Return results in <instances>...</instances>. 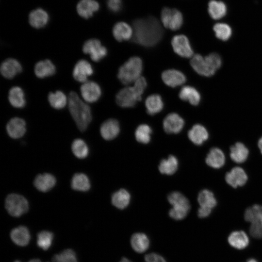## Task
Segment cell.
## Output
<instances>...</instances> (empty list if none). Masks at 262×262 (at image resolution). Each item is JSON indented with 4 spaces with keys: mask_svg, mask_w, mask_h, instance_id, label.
I'll return each mask as SVG.
<instances>
[{
    "mask_svg": "<svg viewBox=\"0 0 262 262\" xmlns=\"http://www.w3.org/2000/svg\"><path fill=\"white\" fill-rule=\"evenodd\" d=\"M49 18V15L45 10L38 8L32 11L30 13L29 22L33 28L40 29L47 25Z\"/></svg>",
    "mask_w": 262,
    "mask_h": 262,
    "instance_id": "28",
    "label": "cell"
},
{
    "mask_svg": "<svg viewBox=\"0 0 262 262\" xmlns=\"http://www.w3.org/2000/svg\"><path fill=\"white\" fill-rule=\"evenodd\" d=\"M167 199L172 207L189 209L191 208L189 201L180 192H173L170 193L167 196Z\"/></svg>",
    "mask_w": 262,
    "mask_h": 262,
    "instance_id": "38",
    "label": "cell"
},
{
    "mask_svg": "<svg viewBox=\"0 0 262 262\" xmlns=\"http://www.w3.org/2000/svg\"><path fill=\"white\" fill-rule=\"evenodd\" d=\"M67 102L70 113L77 127L81 131H85L92 118L90 107L74 91L69 94Z\"/></svg>",
    "mask_w": 262,
    "mask_h": 262,
    "instance_id": "2",
    "label": "cell"
},
{
    "mask_svg": "<svg viewBox=\"0 0 262 262\" xmlns=\"http://www.w3.org/2000/svg\"><path fill=\"white\" fill-rule=\"evenodd\" d=\"M258 147L260 150L261 153L262 154V136L259 139L258 141Z\"/></svg>",
    "mask_w": 262,
    "mask_h": 262,
    "instance_id": "50",
    "label": "cell"
},
{
    "mask_svg": "<svg viewBox=\"0 0 262 262\" xmlns=\"http://www.w3.org/2000/svg\"><path fill=\"white\" fill-rule=\"evenodd\" d=\"M190 65L199 75L210 77L221 67L222 60L216 53H212L204 57L196 54L191 58Z\"/></svg>",
    "mask_w": 262,
    "mask_h": 262,
    "instance_id": "3",
    "label": "cell"
},
{
    "mask_svg": "<svg viewBox=\"0 0 262 262\" xmlns=\"http://www.w3.org/2000/svg\"><path fill=\"white\" fill-rule=\"evenodd\" d=\"M179 97L181 100L188 101L192 105H197L200 102L201 96L199 92L191 86H184L181 88Z\"/></svg>",
    "mask_w": 262,
    "mask_h": 262,
    "instance_id": "30",
    "label": "cell"
},
{
    "mask_svg": "<svg viewBox=\"0 0 262 262\" xmlns=\"http://www.w3.org/2000/svg\"><path fill=\"white\" fill-rule=\"evenodd\" d=\"M10 236L14 243L21 246H27L31 239V235L28 229L23 226L13 229Z\"/></svg>",
    "mask_w": 262,
    "mask_h": 262,
    "instance_id": "27",
    "label": "cell"
},
{
    "mask_svg": "<svg viewBox=\"0 0 262 262\" xmlns=\"http://www.w3.org/2000/svg\"><path fill=\"white\" fill-rule=\"evenodd\" d=\"M178 164L177 158L173 155H170L167 159H163L161 161L159 170L162 174L172 175L178 169Z\"/></svg>",
    "mask_w": 262,
    "mask_h": 262,
    "instance_id": "37",
    "label": "cell"
},
{
    "mask_svg": "<svg viewBox=\"0 0 262 262\" xmlns=\"http://www.w3.org/2000/svg\"><path fill=\"white\" fill-rule=\"evenodd\" d=\"M225 179L228 184L234 188L246 184L248 176L245 170L241 167L236 166L226 173Z\"/></svg>",
    "mask_w": 262,
    "mask_h": 262,
    "instance_id": "10",
    "label": "cell"
},
{
    "mask_svg": "<svg viewBox=\"0 0 262 262\" xmlns=\"http://www.w3.org/2000/svg\"><path fill=\"white\" fill-rule=\"evenodd\" d=\"M116 103L122 108H132L142 99L133 86L126 87L120 90L116 95Z\"/></svg>",
    "mask_w": 262,
    "mask_h": 262,
    "instance_id": "7",
    "label": "cell"
},
{
    "mask_svg": "<svg viewBox=\"0 0 262 262\" xmlns=\"http://www.w3.org/2000/svg\"><path fill=\"white\" fill-rule=\"evenodd\" d=\"M71 149L74 155L79 159L85 158L89 153V148L87 144L81 139H76L73 141Z\"/></svg>",
    "mask_w": 262,
    "mask_h": 262,
    "instance_id": "41",
    "label": "cell"
},
{
    "mask_svg": "<svg viewBox=\"0 0 262 262\" xmlns=\"http://www.w3.org/2000/svg\"><path fill=\"white\" fill-rule=\"evenodd\" d=\"M52 262H78V260L75 252L72 249H67L54 255Z\"/></svg>",
    "mask_w": 262,
    "mask_h": 262,
    "instance_id": "44",
    "label": "cell"
},
{
    "mask_svg": "<svg viewBox=\"0 0 262 262\" xmlns=\"http://www.w3.org/2000/svg\"><path fill=\"white\" fill-rule=\"evenodd\" d=\"M48 100L51 106L56 109H63L68 102L65 94L61 91L50 92L48 95Z\"/></svg>",
    "mask_w": 262,
    "mask_h": 262,
    "instance_id": "39",
    "label": "cell"
},
{
    "mask_svg": "<svg viewBox=\"0 0 262 262\" xmlns=\"http://www.w3.org/2000/svg\"><path fill=\"white\" fill-rule=\"evenodd\" d=\"M188 137L193 144L199 146L209 138V133L205 127L196 124L188 131Z\"/></svg>",
    "mask_w": 262,
    "mask_h": 262,
    "instance_id": "19",
    "label": "cell"
},
{
    "mask_svg": "<svg viewBox=\"0 0 262 262\" xmlns=\"http://www.w3.org/2000/svg\"><path fill=\"white\" fill-rule=\"evenodd\" d=\"M134 42L145 47H151L158 44L163 37L164 31L159 20L150 16L133 21Z\"/></svg>",
    "mask_w": 262,
    "mask_h": 262,
    "instance_id": "1",
    "label": "cell"
},
{
    "mask_svg": "<svg viewBox=\"0 0 262 262\" xmlns=\"http://www.w3.org/2000/svg\"><path fill=\"white\" fill-rule=\"evenodd\" d=\"M107 5L108 9L114 13H118L122 9V0H107Z\"/></svg>",
    "mask_w": 262,
    "mask_h": 262,
    "instance_id": "47",
    "label": "cell"
},
{
    "mask_svg": "<svg viewBox=\"0 0 262 262\" xmlns=\"http://www.w3.org/2000/svg\"><path fill=\"white\" fill-rule=\"evenodd\" d=\"M246 262H258V261L255 260V259H253V258H251V259H248Z\"/></svg>",
    "mask_w": 262,
    "mask_h": 262,
    "instance_id": "53",
    "label": "cell"
},
{
    "mask_svg": "<svg viewBox=\"0 0 262 262\" xmlns=\"http://www.w3.org/2000/svg\"><path fill=\"white\" fill-rule=\"evenodd\" d=\"M226 157L223 151L218 147L212 148L208 153L205 162L210 167L219 169L224 165Z\"/></svg>",
    "mask_w": 262,
    "mask_h": 262,
    "instance_id": "18",
    "label": "cell"
},
{
    "mask_svg": "<svg viewBox=\"0 0 262 262\" xmlns=\"http://www.w3.org/2000/svg\"><path fill=\"white\" fill-rule=\"evenodd\" d=\"M28 262H42L40 260L38 259H32Z\"/></svg>",
    "mask_w": 262,
    "mask_h": 262,
    "instance_id": "52",
    "label": "cell"
},
{
    "mask_svg": "<svg viewBox=\"0 0 262 262\" xmlns=\"http://www.w3.org/2000/svg\"><path fill=\"white\" fill-rule=\"evenodd\" d=\"M82 51L90 55L91 59L98 62L103 59L107 54V49L102 45L100 41L95 38L87 40L83 44Z\"/></svg>",
    "mask_w": 262,
    "mask_h": 262,
    "instance_id": "8",
    "label": "cell"
},
{
    "mask_svg": "<svg viewBox=\"0 0 262 262\" xmlns=\"http://www.w3.org/2000/svg\"><path fill=\"white\" fill-rule=\"evenodd\" d=\"M71 186L73 190L86 192L90 188V182L88 177L82 173L75 174L71 181Z\"/></svg>",
    "mask_w": 262,
    "mask_h": 262,
    "instance_id": "36",
    "label": "cell"
},
{
    "mask_svg": "<svg viewBox=\"0 0 262 262\" xmlns=\"http://www.w3.org/2000/svg\"><path fill=\"white\" fill-rule=\"evenodd\" d=\"M190 209L184 208L172 207L169 211V216L176 220H180L185 218Z\"/></svg>",
    "mask_w": 262,
    "mask_h": 262,
    "instance_id": "45",
    "label": "cell"
},
{
    "mask_svg": "<svg viewBox=\"0 0 262 262\" xmlns=\"http://www.w3.org/2000/svg\"><path fill=\"white\" fill-rule=\"evenodd\" d=\"M8 99L11 105L16 108H23L26 104L24 91L19 86H14L10 89Z\"/></svg>",
    "mask_w": 262,
    "mask_h": 262,
    "instance_id": "33",
    "label": "cell"
},
{
    "mask_svg": "<svg viewBox=\"0 0 262 262\" xmlns=\"http://www.w3.org/2000/svg\"><path fill=\"white\" fill-rule=\"evenodd\" d=\"M184 125L183 119L175 113L167 115L163 121L164 130L167 133H178L182 130Z\"/></svg>",
    "mask_w": 262,
    "mask_h": 262,
    "instance_id": "12",
    "label": "cell"
},
{
    "mask_svg": "<svg viewBox=\"0 0 262 262\" xmlns=\"http://www.w3.org/2000/svg\"><path fill=\"white\" fill-rule=\"evenodd\" d=\"M161 19L164 26L172 31L179 30L183 24L182 13L178 9L164 7L161 14Z\"/></svg>",
    "mask_w": 262,
    "mask_h": 262,
    "instance_id": "6",
    "label": "cell"
},
{
    "mask_svg": "<svg viewBox=\"0 0 262 262\" xmlns=\"http://www.w3.org/2000/svg\"><path fill=\"white\" fill-rule=\"evenodd\" d=\"M161 77L166 85L173 88L182 85L186 81L185 75L182 72L175 69L163 71Z\"/></svg>",
    "mask_w": 262,
    "mask_h": 262,
    "instance_id": "13",
    "label": "cell"
},
{
    "mask_svg": "<svg viewBox=\"0 0 262 262\" xmlns=\"http://www.w3.org/2000/svg\"><path fill=\"white\" fill-rule=\"evenodd\" d=\"M80 90L84 100L90 103L97 101L101 95L99 85L93 81L84 82L81 86Z\"/></svg>",
    "mask_w": 262,
    "mask_h": 262,
    "instance_id": "11",
    "label": "cell"
},
{
    "mask_svg": "<svg viewBox=\"0 0 262 262\" xmlns=\"http://www.w3.org/2000/svg\"><path fill=\"white\" fill-rule=\"evenodd\" d=\"M130 243L133 250L138 253L146 252L150 246L148 237L142 232L133 234L131 238Z\"/></svg>",
    "mask_w": 262,
    "mask_h": 262,
    "instance_id": "24",
    "label": "cell"
},
{
    "mask_svg": "<svg viewBox=\"0 0 262 262\" xmlns=\"http://www.w3.org/2000/svg\"><path fill=\"white\" fill-rule=\"evenodd\" d=\"M5 206L8 213L15 217L20 216L29 209L27 200L22 196L16 194H11L7 196Z\"/></svg>",
    "mask_w": 262,
    "mask_h": 262,
    "instance_id": "5",
    "label": "cell"
},
{
    "mask_svg": "<svg viewBox=\"0 0 262 262\" xmlns=\"http://www.w3.org/2000/svg\"><path fill=\"white\" fill-rule=\"evenodd\" d=\"M14 262H20L19 261H16Z\"/></svg>",
    "mask_w": 262,
    "mask_h": 262,
    "instance_id": "54",
    "label": "cell"
},
{
    "mask_svg": "<svg viewBox=\"0 0 262 262\" xmlns=\"http://www.w3.org/2000/svg\"><path fill=\"white\" fill-rule=\"evenodd\" d=\"M143 68L142 59L137 56L131 57L119 67L117 78L123 84H129L141 77Z\"/></svg>",
    "mask_w": 262,
    "mask_h": 262,
    "instance_id": "4",
    "label": "cell"
},
{
    "mask_svg": "<svg viewBox=\"0 0 262 262\" xmlns=\"http://www.w3.org/2000/svg\"><path fill=\"white\" fill-rule=\"evenodd\" d=\"M100 132L101 136L106 140L115 138L120 132L119 122L115 119H109L101 125Z\"/></svg>",
    "mask_w": 262,
    "mask_h": 262,
    "instance_id": "17",
    "label": "cell"
},
{
    "mask_svg": "<svg viewBox=\"0 0 262 262\" xmlns=\"http://www.w3.org/2000/svg\"><path fill=\"white\" fill-rule=\"evenodd\" d=\"M56 67L49 60L46 59L37 62L34 66V73L39 78H44L53 75Z\"/></svg>",
    "mask_w": 262,
    "mask_h": 262,
    "instance_id": "29",
    "label": "cell"
},
{
    "mask_svg": "<svg viewBox=\"0 0 262 262\" xmlns=\"http://www.w3.org/2000/svg\"><path fill=\"white\" fill-rule=\"evenodd\" d=\"M213 30L216 37L223 41L228 40L232 34L231 28L226 23H216L214 25Z\"/></svg>",
    "mask_w": 262,
    "mask_h": 262,
    "instance_id": "43",
    "label": "cell"
},
{
    "mask_svg": "<svg viewBox=\"0 0 262 262\" xmlns=\"http://www.w3.org/2000/svg\"><path fill=\"white\" fill-rule=\"evenodd\" d=\"M119 262H132L131 260L127 258H123Z\"/></svg>",
    "mask_w": 262,
    "mask_h": 262,
    "instance_id": "51",
    "label": "cell"
},
{
    "mask_svg": "<svg viewBox=\"0 0 262 262\" xmlns=\"http://www.w3.org/2000/svg\"><path fill=\"white\" fill-rule=\"evenodd\" d=\"M197 201L199 205V208L211 213L212 210L217 204L213 193L208 189H203L198 193Z\"/></svg>",
    "mask_w": 262,
    "mask_h": 262,
    "instance_id": "21",
    "label": "cell"
},
{
    "mask_svg": "<svg viewBox=\"0 0 262 262\" xmlns=\"http://www.w3.org/2000/svg\"><path fill=\"white\" fill-rule=\"evenodd\" d=\"M229 244L237 249H243L249 243L247 234L243 230H235L231 232L228 238Z\"/></svg>",
    "mask_w": 262,
    "mask_h": 262,
    "instance_id": "25",
    "label": "cell"
},
{
    "mask_svg": "<svg viewBox=\"0 0 262 262\" xmlns=\"http://www.w3.org/2000/svg\"><path fill=\"white\" fill-rule=\"evenodd\" d=\"M152 129L147 124H143L138 126L135 131L136 140L142 144L148 143L151 139Z\"/></svg>",
    "mask_w": 262,
    "mask_h": 262,
    "instance_id": "40",
    "label": "cell"
},
{
    "mask_svg": "<svg viewBox=\"0 0 262 262\" xmlns=\"http://www.w3.org/2000/svg\"><path fill=\"white\" fill-rule=\"evenodd\" d=\"M131 200L129 192L125 189H121L114 193L111 198L112 204L119 209L127 207Z\"/></svg>",
    "mask_w": 262,
    "mask_h": 262,
    "instance_id": "34",
    "label": "cell"
},
{
    "mask_svg": "<svg viewBox=\"0 0 262 262\" xmlns=\"http://www.w3.org/2000/svg\"><path fill=\"white\" fill-rule=\"evenodd\" d=\"M147 86V82L145 78L141 76L135 82L133 87L141 96L143 94Z\"/></svg>",
    "mask_w": 262,
    "mask_h": 262,
    "instance_id": "46",
    "label": "cell"
},
{
    "mask_svg": "<svg viewBox=\"0 0 262 262\" xmlns=\"http://www.w3.org/2000/svg\"><path fill=\"white\" fill-rule=\"evenodd\" d=\"M227 6L221 1L211 0L208 3V11L210 16L217 20L224 17L227 13Z\"/></svg>",
    "mask_w": 262,
    "mask_h": 262,
    "instance_id": "35",
    "label": "cell"
},
{
    "mask_svg": "<svg viewBox=\"0 0 262 262\" xmlns=\"http://www.w3.org/2000/svg\"><path fill=\"white\" fill-rule=\"evenodd\" d=\"M145 262H167L161 255L156 253H150L145 255Z\"/></svg>",
    "mask_w": 262,
    "mask_h": 262,
    "instance_id": "49",
    "label": "cell"
},
{
    "mask_svg": "<svg viewBox=\"0 0 262 262\" xmlns=\"http://www.w3.org/2000/svg\"><path fill=\"white\" fill-rule=\"evenodd\" d=\"M164 105L163 99L159 94L150 95L145 101L147 112L150 115H154L160 112L163 110Z\"/></svg>",
    "mask_w": 262,
    "mask_h": 262,
    "instance_id": "32",
    "label": "cell"
},
{
    "mask_svg": "<svg viewBox=\"0 0 262 262\" xmlns=\"http://www.w3.org/2000/svg\"><path fill=\"white\" fill-rule=\"evenodd\" d=\"M248 155V149L242 142H236L230 147V157L236 163H244L247 159Z\"/></svg>",
    "mask_w": 262,
    "mask_h": 262,
    "instance_id": "26",
    "label": "cell"
},
{
    "mask_svg": "<svg viewBox=\"0 0 262 262\" xmlns=\"http://www.w3.org/2000/svg\"><path fill=\"white\" fill-rule=\"evenodd\" d=\"M171 45L174 52L183 58H192L194 51L187 37L183 34L173 36Z\"/></svg>",
    "mask_w": 262,
    "mask_h": 262,
    "instance_id": "9",
    "label": "cell"
},
{
    "mask_svg": "<svg viewBox=\"0 0 262 262\" xmlns=\"http://www.w3.org/2000/svg\"><path fill=\"white\" fill-rule=\"evenodd\" d=\"M56 180L54 176L49 173H43L37 175L33 181L35 187L42 192H47L55 185Z\"/></svg>",
    "mask_w": 262,
    "mask_h": 262,
    "instance_id": "22",
    "label": "cell"
},
{
    "mask_svg": "<svg viewBox=\"0 0 262 262\" xmlns=\"http://www.w3.org/2000/svg\"><path fill=\"white\" fill-rule=\"evenodd\" d=\"M54 238L53 234L49 231H41L37 235V245L44 250H48L51 246Z\"/></svg>",
    "mask_w": 262,
    "mask_h": 262,
    "instance_id": "42",
    "label": "cell"
},
{
    "mask_svg": "<svg viewBox=\"0 0 262 262\" xmlns=\"http://www.w3.org/2000/svg\"><path fill=\"white\" fill-rule=\"evenodd\" d=\"M22 70L20 63L13 58H8L1 64L0 71L1 75L5 78L11 79Z\"/></svg>",
    "mask_w": 262,
    "mask_h": 262,
    "instance_id": "16",
    "label": "cell"
},
{
    "mask_svg": "<svg viewBox=\"0 0 262 262\" xmlns=\"http://www.w3.org/2000/svg\"><path fill=\"white\" fill-rule=\"evenodd\" d=\"M6 129L10 137L17 139L24 135L26 131V122L22 118L14 117L8 121Z\"/></svg>",
    "mask_w": 262,
    "mask_h": 262,
    "instance_id": "15",
    "label": "cell"
},
{
    "mask_svg": "<svg viewBox=\"0 0 262 262\" xmlns=\"http://www.w3.org/2000/svg\"><path fill=\"white\" fill-rule=\"evenodd\" d=\"M99 8L98 3L95 0H81L77 5V11L81 16L88 19L92 16Z\"/></svg>",
    "mask_w": 262,
    "mask_h": 262,
    "instance_id": "23",
    "label": "cell"
},
{
    "mask_svg": "<svg viewBox=\"0 0 262 262\" xmlns=\"http://www.w3.org/2000/svg\"><path fill=\"white\" fill-rule=\"evenodd\" d=\"M249 233L254 238L257 239H262V227L259 225L250 224Z\"/></svg>",
    "mask_w": 262,
    "mask_h": 262,
    "instance_id": "48",
    "label": "cell"
},
{
    "mask_svg": "<svg viewBox=\"0 0 262 262\" xmlns=\"http://www.w3.org/2000/svg\"><path fill=\"white\" fill-rule=\"evenodd\" d=\"M94 73L91 64L85 60H80L75 65L73 76L75 80L79 82H86L88 77Z\"/></svg>",
    "mask_w": 262,
    "mask_h": 262,
    "instance_id": "14",
    "label": "cell"
},
{
    "mask_svg": "<svg viewBox=\"0 0 262 262\" xmlns=\"http://www.w3.org/2000/svg\"><path fill=\"white\" fill-rule=\"evenodd\" d=\"M244 218L247 222L262 227V205L254 204L245 210Z\"/></svg>",
    "mask_w": 262,
    "mask_h": 262,
    "instance_id": "31",
    "label": "cell"
},
{
    "mask_svg": "<svg viewBox=\"0 0 262 262\" xmlns=\"http://www.w3.org/2000/svg\"><path fill=\"white\" fill-rule=\"evenodd\" d=\"M133 31L131 27L123 21L117 22L113 27V34L119 42L127 41L133 37Z\"/></svg>",
    "mask_w": 262,
    "mask_h": 262,
    "instance_id": "20",
    "label": "cell"
}]
</instances>
